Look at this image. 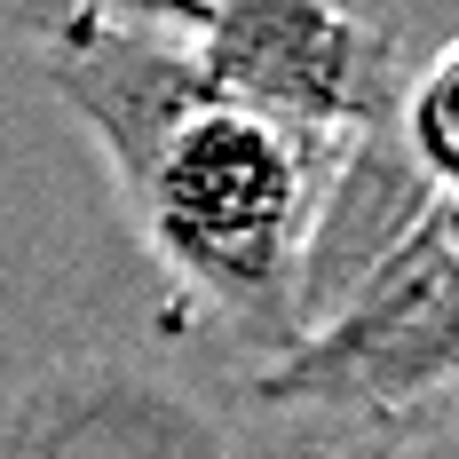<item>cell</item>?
I'll use <instances>...</instances> for the list:
<instances>
[{
	"label": "cell",
	"instance_id": "cell-4",
	"mask_svg": "<svg viewBox=\"0 0 459 459\" xmlns=\"http://www.w3.org/2000/svg\"><path fill=\"white\" fill-rule=\"evenodd\" d=\"M190 56L222 103L317 143H357L404 103L396 24L341 0H238L206 32H190Z\"/></svg>",
	"mask_w": 459,
	"mask_h": 459
},
{
	"label": "cell",
	"instance_id": "cell-7",
	"mask_svg": "<svg viewBox=\"0 0 459 459\" xmlns=\"http://www.w3.org/2000/svg\"><path fill=\"white\" fill-rule=\"evenodd\" d=\"M317 459H459V396L404 420V428H380V436H357V444H325Z\"/></svg>",
	"mask_w": 459,
	"mask_h": 459
},
{
	"label": "cell",
	"instance_id": "cell-2",
	"mask_svg": "<svg viewBox=\"0 0 459 459\" xmlns=\"http://www.w3.org/2000/svg\"><path fill=\"white\" fill-rule=\"evenodd\" d=\"M341 151L222 103L198 72L183 111L111 159L127 254L254 372L301 341V262Z\"/></svg>",
	"mask_w": 459,
	"mask_h": 459
},
{
	"label": "cell",
	"instance_id": "cell-9",
	"mask_svg": "<svg viewBox=\"0 0 459 459\" xmlns=\"http://www.w3.org/2000/svg\"><path fill=\"white\" fill-rule=\"evenodd\" d=\"M80 8H88V0H0V16L24 24V32H40V40H48V32H64Z\"/></svg>",
	"mask_w": 459,
	"mask_h": 459
},
{
	"label": "cell",
	"instance_id": "cell-3",
	"mask_svg": "<svg viewBox=\"0 0 459 459\" xmlns=\"http://www.w3.org/2000/svg\"><path fill=\"white\" fill-rule=\"evenodd\" d=\"M262 404L309 444H357L459 396V238L428 206L380 270L317 317L277 365L254 372Z\"/></svg>",
	"mask_w": 459,
	"mask_h": 459
},
{
	"label": "cell",
	"instance_id": "cell-6",
	"mask_svg": "<svg viewBox=\"0 0 459 459\" xmlns=\"http://www.w3.org/2000/svg\"><path fill=\"white\" fill-rule=\"evenodd\" d=\"M396 135L420 159V175L436 198H459V32L420 72H404V103H396Z\"/></svg>",
	"mask_w": 459,
	"mask_h": 459
},
{
	"label": "cell",
	"instance_id": "cell-5",
	"mask_svg": "<svg viewBox=\"0 0 459 459\" xmlns=\"http://www.w3.org/2000/svg\"><path fill=\"white\" fill-rule=\"evenodd\" d=\"M428 206H436V183L420 175V159L404 151L396 119L349 143L341 167H333V183H325L317 230H309V262H301V333L317 317H333V309L420 230Z\"/></svg>",
	"mask_w": 459,
	"mask_h": 459
},
{
	"label": "cell",
	"instance_id": "cell-8",
	"mask_svg": "<svg viewBox=\"0 0 459 459\" xmlns=\"http://www.w3.org/2000/svg\"><path fill=\"white\" fill-rule=\"evenodd\" d=\"M88 8H103V16H119V24H151V32H206L214 16H230L238 0H88Z\"/></svg>",
	"mask_w": 459,
	"mask_h": 459
},
{
	"label": "cell",
	"instance_id": "cell-1",
	"mask_svg": "<svg viewBox=\"0 0 459 459\" xmlns=\"http://www.w3.org/2000/svg\"><path fill=\"white\" fill-rule=\"evenodd\" d=\"M0 459H317L127 246L0 262Z\"/></svg>",
	"mask_w": 459,
	"mask_h": 459
}]
</instances>
